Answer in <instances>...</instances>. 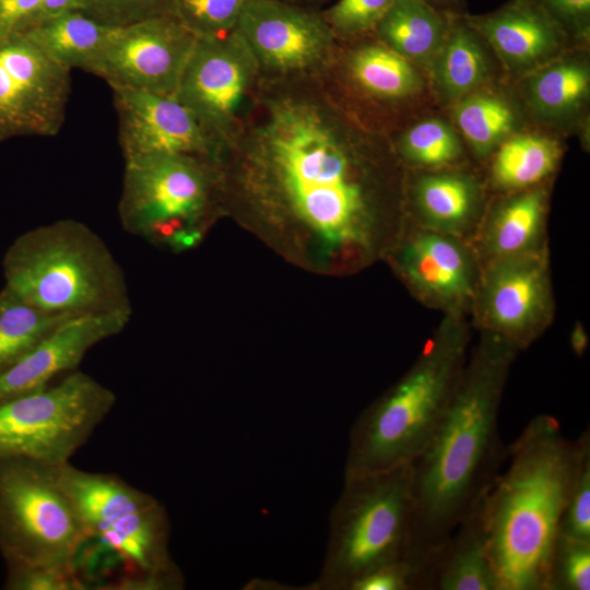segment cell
Returning a JSON list of instances; mask_svg holds the SVG:
<instances>
[{"label": "cell", "mask_w": 590, "mask_h": 590, "mask_svg": "<svg viewBox=\"0 0 590 590\" xmlns=\"http://www.w3.org/2000/svg\"><path fill=\"white\" fill-rule=\"evenodd\" d=\"M261 81L258 63L234 30L197 38L175 96L222 150L236 134Z\"/></svg>", "instance_id": "8fae6325"}, {"label": "cell", "mask_w": 590, "mask_h": 590, "mask_svg": "<svg viewBox=\"0 0 590 590\" xmlns=\"http://www.w3.org/2000/svg\"><path fill=\"white\" fill-rule=\"evenodd\" d=\"M285 3H291L295 5L312 8V9H323L324 4L330 0H276Z\"/></svg>", "instance_id": "ee69618b"}, {"label": "cell", "mask_w": 590, "mask_h": 590, "mask_svg": "<svg viewBox=\"0 0 590 590\" xmlns=\"http://www.w3.org/2000/svg\"><path fill=\"white\" fill-rule=\"evenodd\" d=\"M453 117L467 142L484 156L514 130L516 114L499 94L476 90L456 102Z\"/></svg>", "instance_id": "f1b7e54d"}, {"label": "cell", "mask_w": 590, "mask_h": 590, "mask_svg": "<svg viewBox=\"0 0 590 590\" xmlns=\"http://www.w3.org/2000/svg\"><path fill=\"white\" fill-rule=\"evenodd\" d=\"M517 351L483 331L442 421L410 463L412 510L404 563L412 590L417 575L482 504L508 460L498 415Z\"/></svg>", "instance_id": "7a4b0ae2"}, {"label": "cell", "mask_w": 590, "mask_h": 590, "mask_svg": "<svg viewBox=\"0 0 590 590\" xmlns=\"http://www.w3.org/2000/svg\"><path fill=\"white\" fill-rule=\"evenodd\" d=\"M175 0H82L81 11L110 26H126L158 16H174Z\"/></svg>", "instance_id": "e575fe53"}, {"label": "cell", "mask_w": 590, "mask_h": 590, "mask_svg": "<svg viewBox=\"0 0 590 590\" xmlns=\"http://www.w3.org/2000/svg\"><path fill=\"white\" fill-rule=\"evenodd\" d=\"M353 590H412V576L405 563L379 568L361 579Z\"/></svg>", "instance_id": "ab89813d"}, {"label": "cell", "mask_w": 590, "mask_h": 590, "mask_svg": "<svg viewBox=\"0 0 590 590\" xmlns=\"http://www.w3.org/2000/svg\"><path fill=\"white\" fill-rule=\"evenodd\" d=\"M196 40L173 15L115 27L88 72L111 90L175 95Z\"/></svg>", "instance_id": "9a60e30c"}, {"label": "cell", "mask_w": 590, "mask_h": 590, "mask_svg": "<svg viewBox=\"0 0 590 590\" xmlns=\"http://www.w3.org/2000/svg\"><path fill=\"white\" fill-rule=\"evenodd\" d=\"M522 78L523 98L542 119L568 118L588 99L590 71L586 60L560 56Z\"/></svg>", "instance_id": "4316f807"}, {"label": "cell", "mask_w": 590, "mask_h": 590, "mask_svg": "<svg viewBox=\"0 0 590 590\" xmlns=\"http://www.w3.org/2000/svg\"><path fill=\"white\" fill-rule=\"evenodd\" d=\"M560 27L568 39L586 43L590 34V0H533Z\"/></svg>", "instance_id": "74e56055"}, {"label": "cell", "mask_w": 590, "mask_h": 590, "mask_svg": "<svg viewBox=\"0 0 590 590\" xmlns=\"http://www.w3.org/2000/svg\"><path fill=\"white\" fill-rule=\"evenodd\" d=\"M560 156L556 141L538 134H519L498 145L492 164L493 182L505 190L533 188L556 168Z\"/></svg>", "instance_id": "83f0119b"}, {"label": "cell", "mask_w": 590, "mask_h": 590, "mask_svg": "<svg viewBox=\"0 0 590 590\" xmlns=\"http://www.w3.org/2000/svg\"><path fill=\"white\" fill-rule=\"evenodd\" d=\"M113 95L125 162L188 155L219 163V148L175 95L128 88H113Z\"/></svg>", "instance_id": "2e32d148"}, {"label": "cell", "mask_w": 590, "mask_h": 590, "mask_svg": "<svg viewBox=\"0 0 590 590\" xmlns=\"http://www.w3.org/2000/svg\"><path fill=\"white\" fill-rule=\"evenodd\" d=\"M413 590H499L487 552L481 505L417 575Z\"/></svg>", "instance_id": "44dd1931"}, {"label": "cell", "mask_w": 590, "mask_h": 590, "mask_svg": "<svg viewBox=\"0 0 590 590\" xmlns=\"http://www.w3.org/2000/svg\"><path fill=\"white\" fill-rule=\"evenodd\" d=\"M487 44L463 15H451L449 28L429 64L434 92L444 102H458L479 90L492 74Z\"/></svg>", "instance_id": "cb8c5ba5"}, {"label": "cell", "mask_w": 590, "mask_h": 590, "mask_svg": "<svg viewBox=\"0 0 590 590\" xmlns=\"http://www.w3.org/2000/svg\"><path fill=\"white\" fill-rule=\"evenodd\" d=\"M116 401L113 390L75 369L54 386L0 403V461L69 463Z\"/></svg>", "instance_id": "30bf717a"}, {"label": "cell", "mask_w": 590, "mask_h": 590, "mask_svg": "<svg viewBox=\"0 0 590 590\" xmlns=\"http://www.w3.org/2000/svg\"><path fill=\"white\" fill-rule=\"evenodd\" d=\"M481 199L474 178L459 173L423 175L412 188L420 226L461 238L475 223Z\"/></svg>", "instance_id": "603a6c76"}, {"label": "cell", "mask_w": 590, "mask_h": 590, "mask_svg": "<svg viewBox=\"0 0 590 590\" xmlns=\"http://www.w3.org/2000/svg\"><path fill=\"white\" fill-rule=\"evenodd\" d=\"M43 0H0V43L24 33L37 17Z\"/></svg>", "instance_id": "f35d334b"}, {"label": "cell", "mask_w": 590, "mask_h": 590, "mask_svg": "<svg viewBox=\"0 0 590 590\" xmlns=\"http://www.w3.org/2000/svg\"><path fill=\"white\" fill-rule=\"evenodd\" d=\"M115 27L75 10L45 19L20 35L57 64L88 72Z\"/></svg>", "instance_id": "484cf974"}, {"label": "cell", "mask_w": 590, "mask_h": 590, "mask_svg": "<svg viewBox=\"0 0 590 590\" xmlns=\"http://www.w3.org/2000/svg\"><path fill=\"white\" fill-rule=\"evenodd\" d=\"M410 464L344 476L329 515L323 563L311 590H353L368 574L404 563L412 510Z\"/></svg>", "instance_id": "52a82bcc"}, {"label": "cell", "mask_w": 590, "mask_h": 590, "mask_svg": "<svg viewBox=\"0 0 590 590\" xmlns=\"http://www.w3.org/2000/svg\"><path fill=\"white\" fill-rule=\"evenodd\" d=\"M4 287L47 314L132 315L122 268L86 224L63 219L32 228L7 249Z\"/></svg>", "instance_id": "5b68a950"}, {"label": "cell", "mask_w": 590, "mask_h": 590, "mask_svg": "<svg viewBox=\"0 0 590 590\" xmlns=\"http://www.w3.org/2000/svg\"><path fill=\"white\" fill-rule=\"evenodd\" d=\"M398 152L328 72L262 79L219 162L249 202L287 211L339 246L368 243Z\"/></svg>", "instance_id": "6da1fadb"}, {"label": "cell", "mask_w": 590, "mask_h": 590, "mask_svg": "<svg viewBox=\"0 0 590 590\" xmlns=\"http://www.w3.org/2000/svg\"><path fill=\"white\" fill-rule=\"evenodd\" d=\"M505 70L526 75L563 56L570 40L533 0H509L486 14H464Z\"/></svg>", "instance_id": "ffe728a7"}, {"label": "cell", "mask_w": 590, "mask_h": 590, "mask_svg": "<svg viewBox=\"0 0 590 590\" xmlns=\"http://www.w3.org/2000/svg\"><path fill=\"white\" fill-rule=\"evenodd\" d=\"M70 73L24 35L0 43V143L56 135L66 120Z\"/></svg>", "instance_id": "5bb4252c"}, {"label": "cell", "mask_w": 590, "mask_h": 590, "mask_svg": "<svg viewBox=\"0 0 590 590\" xmlns=\"http://www.w3.org/2000/svg\"><path fill=\"white\" fill-rule=\"evenodd\" d=\"M69 318L42 311L3 286L0 291V373Z\"/></svg>", "instance_id": "f546056e"}, {"label": "cell", "mask_w": 590, "mask_h": 590, "mask_svg": "<svg viewBox=\"0 0 590 590\" xmlns=\"http://www.w3.org/2000/svg\"><path fill=\"white\" fill-rule=\"evenodd\" d=\"M553 307L545 247L493 259L481 267L471 309L482 331L524 349L550 324Z\"/></svg>", "instance_id": "4fadbf2b"}, {"label": "cell", "mask_w": 590, "mask_h": 590, "mask_svg": "<svg viewBox=\"0 0 590 590\" xmlns=\"http://www.w3.org/2000/svg\"><path fill=\"white\" fill-rule=\"evenodd\" d=\"M235 31L253 55L262 79L328 72L339 50L321 9L276 0H249Z\"/></svg>", "instance_id": "7c38bea8"}, {"label": "cell", "mask_w": 590, "mask_h": 590, "mask_svg": "<svg viewBox=\"0 0 590 590\" xmlns=\"http://www.w3.org/2000/svg\"><path fill=\"white\" fill-rule=\"evenodd\" d=\"M219 182L217 164L194 156L126 161L120 224L133 236L187 248L200 237Z\"/></svg>", "instance_id": "ba28073f"}, {"label": "cell", "mask_w": 590, "mask_h": 590, "mask_svg": "<svg viewBox=\"0 0 590 590\" xmlns=\"http://www.w3.org/2000/svg\"><path fill=\"white\" fill-rule=\"evenodd\" d=\"M450 14L423 0H394L373 37L416 66L429 67L447 35Z\"/></svg>", "instance_id": "d4e9b609"}, {"label": "cell", "mask_w": 590, "mask_h": 590, "mask_svg": "<svg viewBox=\"0 0 590 590\" xmlns=\"http://www.w3.org/2000/svg\"><path fill=\"white\" fill-rule=\"evenodd\" d=\"M440 12L450 15H463L465 10V0H423Z\"/></svg>", "instance_id": "b9f144b4"}, {"label": "cell", "mask_w": 590, "mask_h": 590, "mask_svg": "<svg viewBox=\"0 0 590 590\" xmlns=\"http://www.w3.org/2000/svg\"><path fill=\"white\" fill-rule=\"evenodd\" d=\"M590 457V430L576 439L548 414L532 417L508 446V467L481 504L499 590H546L564 508Z\"/></svg>", "instance_id": "3957f363"}, {"label": "cell", "mask_w": 590, "mask_h": 590, "mask_svg": "<svg viewBox=\"0 0 590 590\" xmlns=\"http://www.w3.org/2000/svg\"><path fill=\"white\" fill-rule=\"evenodd\" d=\"M249 0H175L174 16L197 38L233 32Z\"/></svg>", "instance_id": "1f68e13d"}, {"label": "cell", "mask_w": 590, "mask_h": 590, "mask_svg": "<svg viewBox=\"0 0 590 590\" xmlns=\"http://www.w3.org/2000/svg\"><path fill=\"white\" fill-rule=\"evenodd\" d=\"M587 333L580 322H576L571 335L570 343L576 354L581 355L587 347Z\"/></svg>", "instance_id": "7bdbcfd3"}, {"label": "cell", "mask_w": 590, "mask_h": 590, "mask_svg": "<svg viewBox=\"0 0 590 590\" xmlns=\"http://www.w3.org/2000/svg\"><path fill=\"white\" fill-rule=\"evenodd\" d=\"M557 534L590 542V457L585 461L560 516Z\"/></svg>", "instance_id": "8d00e7d4"}, {"label": "cell", "mask_w": 590, "mask_h": 590, "mask_svg": "<svg viewBox=\"0 0 590 590\" xmlns=\"http://www.w3.org/2000/svg\"><path fill=\"white\" fill-rule=\"evenodd\" d=\"M4 588L9 590H82L70 567L8 566Z\"/></svg>", "instance_id": "d590c367"}, {"label": "cell", "mask_w": 590, "mask_h": 590, "mask_svg": "<svg viewBox=\"0 0 590 590\" xmlns=\"http://www.w3.org/2000/svg\"><path fill=\"white\" fill-rule=\"evenodd\" d=\"M86 534L54 467L0 461V553L8 566L71 568Z\"/></svg>", "instance_id": "9c48e42d"}, {"label": "cell", "mask_w": 590, "mask_h": 590, "mask_svg": "<svg viewBox=\"0 0 590 590\" xmlns=\"http://www.w3.org/2000/svg\"><path fill=\"white\" fill-rule=\"evenodd\" d=\"M86 533L122 563L117 589L179 590L185 580L169 552L170 523L165 507L119 476L94 473L70 463L54 467Z\"/></svg>", "instance_id": "8992f818"}, {"label": "cell", "mask_w": 590, "mask_h": 590, "mask_svg": "<svg viewBox=\"0 0 590 590\" xmlns=\"http://www.w3.org/2000/svg\"><path fill=\"white\" fill-rule=\"evenodd\" d=\"M131 316H75L60 323L34 349L0 373V403L40 390L61 374L75 370L99 342L119 334Z\"/></svg>", "instance_id": "d6986e66"}, {"label": "cell", "mask_w": 590, "mask_h": 590, "mask_svg": "<svg viewBox=\"0 0 590 590\" xmlns=\"http://www.w3.org/2000/svg\"><path fill=\"white\" fill-rule=\"evenodd\" d=\"M354 107L390 133V115L416 103L426 91L420 67L373 36L339 44L331 69Z\"/></svg>", "instance_id": "e0dca14e"}, {"label": "cell", "mask_w": 590, "mask_h": 590, "mask_svg": "<svg viewBox=\"0 0 590 590\" xmlns=\"http://www.w3.org/2000/svg\"><path fill=\"white\" fill-rule=\"evenodd\" d=\"M81 8L82 0H43L34 24L66 12L81 10Z\"/></svg>", "instance_id": "60d3db41"}, {"label": "cell", "mask_w": 590, "mask_h": 590, "mask_svg": "<svg viewBox=\"0 0 590 590\" xmlns=\"http://www.w3.org/2000/svg\"><path fill=\"white\" fill-rule=\"evenodd\" d=\"M394 0H338L321 9L324 21L339 44L370 37Z\"/></svg>", "instance_id": "d6a6232c"}, {"label": "cell", "mask_w": 590, "mask_h": 590, "mask_svg": "<svg viewBox=\"0 0 590 590\" xmlns=\"http://www.w3.org/2000/svg\"><path fill=\"white\" fill-rule=\"evenodd\" d=\"M547 196L541 188L516 191L497 204L480 226L477 257L485 262L544 248Z\"/></svg>", "instance_id": "7402d4cb"}, {"label": "cell", "mask_w": 590, "mask_h": 590, "mask_svg": "<svg viewBox=\"0 0 590 590\" xmlns=\"http://www.w3.org/2000/svg\"><path fill=\"white\" fill-rule=\"evenodd\" d=\"M399 266L417 295L446 314L471 309L476 293L480 259L463 238L417 227L403 245Z\"/></svg>", "instance_id": "ac0fdd59"}, {"label": "cell", "mask_w": 590, "mask_h": 590, "mask_svg": "<svg viewBox=\"0 0 590 590\" xmlns=\"http://www.w3.org/2000/svg\"><path fill=\"white\" fill-rule=\"evenodd\" d=\"M590 589V542L556 535L546 576V590Z\"/></svg>", "instance_id": "836d02e7"}, {"label": "cell", "mask_w": 590, "mask_h": 590, "mask_svg": "<svg viewBox=\"0 0 590 590\" xmlns=\"http://www.w3.org/2000/svg\"><path fill=\"white\" fill-rule=\"evenodd\" d=\"M394 146L398 155L409 164L424 168L448 166L461 154L455 131L439 119H424L414 123Z\"/></svg>", "instance_id": "4dcf8cb0"}, {"label": "cell", "mask_w": 590, "mask_h": 590, "mask_svg": "<svg viewBox=\"0 0 590 590\" xmlns=\"http://www.w3.org/2000/svg\"><path fill=\"white\" fill-rule=\"evenodd\" d=\"M469 344L462 314H447L411 368L367 406L349 433L344 476L410 464L442 421Z\"/></svg>", "instance_id": "277c9868"}]
</instances>
